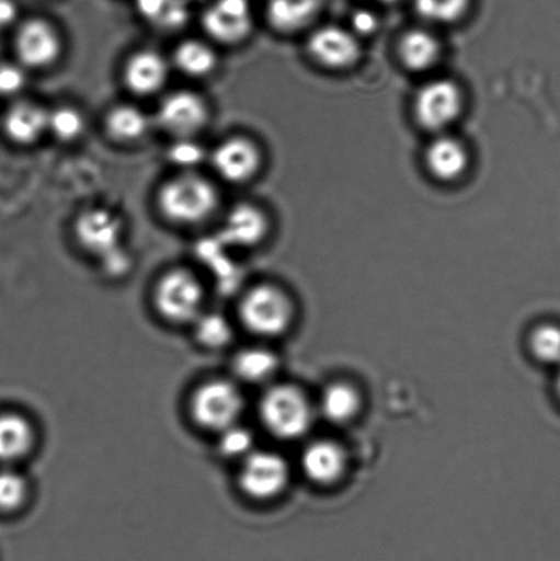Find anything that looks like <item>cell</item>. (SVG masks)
I'll list each match as a JSON object with an SVG mask.
<instances>
[{
	"mask_svg": "<svg viewBox=\"0 0 560 561\" xmlns=\"http://www.w3.org/2000/svg\"><path fill=\"white\" fill-rule=\"evenodd\" d=\"M196 337L203 345L219 348L232 339V329L227 318L219 313H207L196 319Z\"/></svg>",
	"mask_w": 560,
	"mask_h": 561,
	"instance_id": "29",
	"label": "cell"
},
{
	"mask_svg": "<svg viewBox=\"0 0 560 561\" xmlns=\"http://www.w3.org/2000/svg\"><path fill=\"white\" fill-rule=\"evenodd\" d=\"M207 121V104L197 93L173 92L159 104L158 123L175 139L194 137L205 128Z\"/></svg>",
	"mask_w": 560,
	"mask_h": 561,
	"instance_id": "7",
	"label": "cell"
},
{
	"mask_svg": "<svg viewBox=\"0 0 560 561\" xmlns=\"http://www.w3.org/2000/svg\"><path fill=\"white\" fill-rule=\"evenodd\" d=\"M288 476V466L282 456L261 450L245 456L240 472V485L251 497L271 499L283 492Z\"/></svg>",
	"mask_w": 560,
	"mask_h": 561,
	"instance_id": "10",
	"label": "cell"
},
{
	"mask_svg": "<svg viewBox=\"0 0 560 561\" xmlns=\"http://www.w3.org/2000/svg\"><path fill=\"white\" fill-rule=\"evenodd\" d=\"M252 438L251 432L245 427L238 425L225 428L221 439H219V450L229 458H238V456H249L252 453Z\"/></svg>",
	"mask_w": 560,
	"mask_h": 561,
	"instance_id": "33",
	"label": "cell"
},
{
	"mask_svg": "<svg viewBox=\"0 0 560 561\" xmlns=\"http://www.w3.org/2000/svg\"><path fill=\"white\" fill-rule=\"evenodd\" d=\"M26 481L13 470L0 471V511H14L26 497Z\"/></svg>",
	"mask_w": 560,
	"mask_h": 561,
	"instance_id": "31",
	"label": "cell"
},
{
	"mask_svg": "<svg viewBox=\"0 0 560 561\" xmlns=\"http://www.w3.org/2000/svg\"><path fill=\"white\" fill-rule=\"evenodd\" d=\"M260 411L265 426L278 438L295 439L309 432L311 409L299 389L288 385L268 389L262 398Z\"/></svg>",
	"mask_w": 560,
	"mask_h": 561,
	"instance_id": "2",
	"label": "cell"
},
{
	"mask_svg": "<svg viewBox=\"0 0 560 561\" xmlns=\"http://www.w3.org/2000/svg\"><path fill=\"white\" fill-rule=\"evenodd\" d=\"M19 8L14 0H0V31L14 24Z\"/></svg>",
	"mask_w": 560,
	"mask_h": 561,
	"instance_id": "36",
	"label": "cell"
},
{
	"mask_svg": "<svg viewBox=\"0 0 560 561\" xmlns=\"http://www.w3.org/2000/svg\"><path fill=\"white\" fill-rule=\"evenodd\" d=\"M268 232V221L260 207L247 205L235 206L225 217L217 240L225 247L251 249L262 243Z\"/></svg>",
	"mask_w": 560,
	"mask_h": 561,
	"instance_id": "14",
	"label": "cell"
},
{
	"mask_svg": "<svg viewBox=\"0 0 560 561\" xmlns=\"http://www.w3.org/2000/svg\"><path fill=\"white\" fill-rule=\"evenodd\" d=\"M235 371L249 382L265 381L277 368V359L271 351L250 348L241 351L233 363Z\"/></svg>",
	"mask_w": 560,
	"mask_h": 561,
	"instance_id": "27",
	"label": "cell"
},
{
	"mask_svg": "<svg viewBox=\"0 0 560 561\" xmlns=\"http://www.w3.org/2000/svg\"><path fill=\"white\" fill-rule=\"evenodd\" d=\"M530 348L540 362L560 365V329L551 324L536 329L530 337Z\"/></svg>",
	"mask_w": 560,
	"mask_h": 561,
	"instance_id": "30",
	"label": "cell"
},
{
	"mask_svg": "<svg viewBox=\"0 0 560 561\" xmlns=\"http://www.w3.org/2000/svg\"><path fill=\"white\" fill-rule=\"evenodd\" d=\"M240 316L250 332L276 335L288 328L293 306L277 286L258 285L241 300Z\"/></svg>",
	"mask_w": 560,
	"mask_h": 561,
	"instance_id": "4",
	"label": "cell"
},
{
	"mask_svg": "<svg viewBox=\"0 0 560 561\" xmlns=\"http://www.w3.org/2000/svg\"><path fill=\"white\" fill-rule=\"evenodd\" d=\"M301 467L311 481L328 485L342 476L345 456L339 445L331 442H317L306 448L301 456Z\"/></svg>",
	"mask_w": 560,
	"mask_h": 561,
	"instance_id": "19",
	"label": "cell"
},
{
	"mask_svg": "<svg viewBox=\"0 0 560 561\" xmlns=\"http://www.w3.org/2000/svg\"><path fill=\"white\" fill-rule=\"evenodd\" d=\"M359 409L358 393L348 385L333 383L321 398V412L325 420L343 423L351 420Z\"/></svg>",
	"mask_w": 560,
	"mask_h": 561,
	"instance_id": "25",
	"label": "cell"
},
{
	"mask_svg": "<svg viewBox=\"0 0 560 561\" xmlns=\"http://www.w3.org/2000/svg\"><path fill=\"white\" fill-rule=\"evenodd\" d=\"M398 53L405 68L421 73L435 68L438 64L442 44L435 33L424 27H414L400 37Z\"/></svg>",
	"mask_w": 560,
	"mask_h": 561,
	"instance_id": "17",
	"label": "cell"
},
{
	"mask_svg": "<svg viewBox=\"0 0 560 561\" xmlns=\"http://www.w3.org/2000/svg\"><path fill=\"white\" fill-rule=\"evenodd\" d=\"M169 68L161 54L145 49L128 59L124 69V80L129 91L137 95H152L168 80Z\"/></svg>",
	"mask_w": 560,
	"mask_h": 561,
	"instance_id": "16",
	"label": "cell"
},
{
	"mask_svg": "<svg viewBox=\"0 0 560 561\" xmlns=\"http://www.w3.org/2000/svg\"><path fill=\"white\" fill-rule=\"evenodd\" d=\"M84 128V117L79 110L58 107L48 113V130L60 141L70 142L79 139Z\"/></svg>",
	"mask_w": 560,
	"mask_h": 561,
	"instance_id": "28",
	"label": "cell"
},
{
	"mask_svg": "<svg viewBox=\"0 0 560 561\" xmlns=\"http://www.w3.org/2000/svg\"><path fill=\"white\" fill-rule=\"evenodd\" d=\"M416 14L435 25H452L469 14L471 0H413Z\"/></svg>",
	"mask_w": 560,
	"mask_h": 561,
	"instance_id": "26",
	"label": "cell"
},
{
	"mask_svg": "<svg viewBox=\"0 0 560 561\" xmlns=\"http://www.w3.org/2000/svg\"><path fill=\"white\" fill-rule=\"evenodd\" d=\"M203 290L194 274L173 271L159 279L156 289L158 311L169 321L191 322L201 316Z\"/></svg>",
	"mask_w": 560,
	"mask_h": 561,
	"instance_id": "6",
	"label": "cell"
},
{
	"mask_svg": "<svg viewBox=\"0 0 560 561\" xmlns=\"http://www.w3.org/2000/svg\"><path fill=\"white\" fill-rule=\"evenodd\" d=\"M150 121L140 108L130 104L110 110L106 117V129L114 140L119 142H135L142 139L148 131Z\"/></svg>",
	"mask_w": 560,
	"mask_h": 561,
	"instance_id": "23",
	"label": "cell"
},
{
	"mask_svg": "<svg viewBox=\"0 0 560 561\" xmlns=\"http://www.w3.org/2000/svg\"><path fill=\"white\" fill-rule=\"evenodd\" d=\"M48 130V113L31 102L15 103L5 114L4 131L16 145L36 142Z\"/></svg>",
	"mask_w": 560,
	"mask_h": 561,
	"instance_id": "18",
	"label": "cell"
},
{
	"mask_svg": "<svg viewBox=\"0 0 560 561\" xmlns=\"http://www.w3.org/2000/svg\"><path fill=\"white\" fill-rule=\"evenodd\" d=\"M203 27L218 43L239 44L250 36L254 20L249 0H214L203 13Z\"/></svg>",
	"mask_w": 560,
	"mask_h": 561,
	"instance_id": "9",
	"label": "cell"
},
{
	"mask_svg": "<svg viewBox=\"0 0 560 561\" xmlns=\"http://www.w3.org/2000/svg\"><path fill=\"white\" fill-rule=\"evenodd\" d=\"M137 13L159 31L173 32L190 20L186 0H135Z\"/></svg>",
	"mask_w": 560,
	"mask_h": 561,
	"instance_id": "21",
	"label": "cell"
},
{
	"mask_svg": "<svg viewBox=\"0 0 560 561\" xmlns=\"http://www.w3.org/2000/svg\"><path fill=\"white\" fill-rule=\"evenodd\" d=\"M464 95L457 82L437 79L420 88L414 99V115L422 128L443 134L462 114Z\"/></svg>",
	"mask_w": 560,
	"mask_h": 561,
	"instance_id": "3",
	"label": "cell"
},
{
	"mask_svg": "<svg viewBox=\"0 0 560 561\" xmlns=\"http://www.w3.org/2000/svg\"><path fill=\"white\" fill-rule=\"evenodd\" d=\"M353 31L356 36L358 35H370L373 31L376 30L377 20L375 15L367 13V11H361V13L355 14L353 22Z\"/></svg>",
	"mask_w": 560,
	"mask_h": 561,
	"instance_id": "35",
	"label": "cell"
},
{
	"mask_svg": "<svg viewBox=\"0 0 560 561\" xmlns=\"http://www.w3.org/2000/svg\"><path fill=\"white\" fill-rule=\"evenodd\" d=\"M174 64L184 75L201 79L212 75L217 68V57L206 43L186 41L175 48Z\"/></svg>",
	"mask_w": 560,
	"mask_h": 561,
	"instance_id": "24",
	"label": "cell"
},
{
	"mask_svg": "<svg viewBox=\"0 0 560 561\" xmlns=\"http://www.w3.org/2000/svg\"><path fill=\"white\" fill-rule=\"evenodd\" d=\"M168 157L175 167L191 172V169L203 162L206 153L199 142L194 140V137H186V139H178L173 142L169 148Z\"/></svg>",
	"mask_w": 560,
	"mask_h": 561,
	"instance_id": "32",
	"label": "cell"
},
{
	"mask_svg": "<svg viewBox=\"0 0 560 561\" xmlns=\"http://www.w3.org/2000/svg\"><path fill=\"white\" fill-rule=\"evenodd\" d=\"M33 444V431L30 422L16 414H0V461L24 458Z\"/></svg>",
	"mask_w": 560,
	"mask_h": 561,
	"instance_id": "22",
	"label": "cell"
},
{
	"mask_svg": "<svg viewBox=\"0 0 560 561\" xmlns=\"http://www.w3.org/2000/svg\"><path fill=\"white\" fill-rule=\"evenodd\" d=\"M307 49L318 65L331 70L348 69L361 58L358 36L342 26L328 25L312 32Z\"/></svg>",
	"mask_w": 560,
	"mask_h": 561,
	"instance_id": "8",
	"label": "cell"
},
{
	"mask_svg": "<svg viewBox=\"0 0 560 561\" xmlns=\"http://www.w3.org/2000/svg\"><path fill=\"white\" fill-rule=\"evenodd\" d=\"M321 0H268V24L282 33H294L310 24L320 10Z\"/></svg>",
	"mask_w": 560,
	"mask_h": 561,
	"instance_id": "20",
	"label": "cell"
},
{
	"mask_svg": "<svg viewBox=\"0 0 560 561\" xmlns=\"http://www.w3.org/2000/svg\"><path fill=\"white\" fill-rule=\"evenodd\" d=\"M261 151L245 137H230L212 153V163L219 178L232 184H243L261 169Z\"/></svg>",
	"mask_w": 560,
	"mask_h": 561,
	"instance_id": "12",
	"label": "cell"
},
{
	"mask_svg": "<svg viewBox=\"0 0 560 561\" xmlns=\"http://www.w3.org/2000/svg\"><path fill=\"white\" fill-rule=\"evenodd\" d=\"M218 202V192L210 181L194 172L179 174L158 192V207L162 216L179 225L205 221L216 211Z\"/></svg>",
	"mask_w": 560,
	"mask_h": 561,
	"instance_id": "1",
	"label": "cell"
},
{
	"mask_svg": "<svg viewBox=\"0 0 560 561\" xmlns=\"http://www.w3.org/2000/svg\"><path fill=\"white\" fill-rule=\"evenodd\" d=\"M243 405V398L233 383L212 381L196 390L191 410L201 426L224 432L236 425Z\"/></svg>",
	"mask_w": 560,
	"mask_h": 561,
	"instance_id": "5",
	"label": "cell"
},
{
	"mask_svg": "<svg viewBox=\"0 0 560 561\" xmlns=\"http://www.w3.org/2000/svg\"><path fill=\"white\" fill-rule=\"evenodd\" d=\"M558 390H559V393H560V370H559V376H558Z\"/></svg>",
	"mask_w": 560,
	"mask_h": 561,
	"instance_id": "37",
	"label": "cell"
},
{
	"mask_svg": "<svg viewBox=\"0 0 560 561\" xmlns=\"http://www.w3.org/2000/svg\"><path fill=\"white\" fill-rule=\"evenodd\" d=\"M426 169L443 183L462 178L469 168V151L457 137L441 134L432 140L425 152Z\"/></svg>",
	"mask_w": 560,
	"mask_h": 561,
	"instance_id": "15",
	"label": "cell"
},
{
	"mask_svg": "<svg viewBox=\"0 0 560 561\" xmlns=\"http://www.w3.org/2000/svg\"><path fill=\"white\" fill-rule=\"evenodd\" d=\"M76 238L79 244L92 255L104 257L121 250L123 227L117 217L103 208H90L76 221Z\"/></svg>",
	"mask_w": 560,
	"mask_h": 561,
	"instance_id": "13",
	"label": "cell"
},
{
	"mask_svg": "<svg viewBox=\"0 0 560 561\" xmlns=\"http://www.w3.org/2000/svg\"><path fill=\"white\" fill-rule=\"evenodd\" d=\"M15 49L22 64L33 69L47 68L59 58L62 42L48 21L27 20L15 37Z\"/></svg>",
	"mask_w": 560,
	"mask_h": 561,
	"instance_id": "11",
	"label": "cell"
},
{
	"mask_svg": "<svg viewBox=\"0 0 560 561\" xmlns=\"http://www.w3.org/2000/svg\"><path fill=\"white\" fill-rule=\"evenodd\" d=\"M25 85V75L20 66L0 65V95L11 96Z\"/></svg>",
	"mask_w": 560,
	"mask_h": 561,
	"instance_id": "34",
	"label": "cell"
}]
</instances>
